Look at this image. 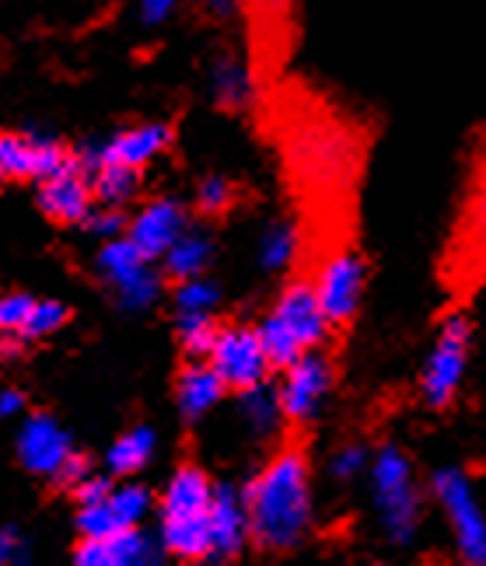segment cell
Masks as SVG:
<instances>
[{
    "label": "cell",
    "mask_w": 486,
    "mask_h": 566,
    "mask_svg": "<svg viewBox=\"0 0 486 566\" xmlns=\"http://www.w3.org/2000/svg\"><path fill=\"white\" fill-rule=\"evenodd\" d=\"M252 546L287 556L301 549L316 532V479L312 462L298 444L277 448L246 486Z\"/></svg>",
    "instance_id": "obj_1"
},
{
    "label": "cell",
    "mask_w": 486,
    "mask_h": 566,
    "mask_svg": "<svg viewBox=\"0 0 486 566\" xmlns=\"http://www.w3.org/2000/svg\"><path fill=\"white\" fill-rule=\"evenodd\" d=\"M431 490L420 483L416 462L403 444L374 448V459L368 469V507L374 517V528L395 549H406L416 542L424 528Z\"/></svg>",
    "instance_id": "obj_2"
},
{
    "label": "cell",
    "mask_w": 486,
    "mask_h": 566,
    "mask_svg": "<svg viewBox=\"0 0 486 566\" xmlns=\"http://www.w3.org/2000/svg\"><path fill=\"white\" fill-rule=\"evenodd\" d=\"M214 479L200 465H179L165 483L158 500V535L172 559L200 563L210 559V504H214Z\"/></svg>",
    "instance_id": "obj_3"
},
{
    "label": "cell",
    "mask_w": 486,
    "mask_h": 566,
    "mask_svg": "<svg viewBox=\"0 0 486 566\" xmlns=\"http://www.w3.org/2000/svg\"><path fill=\"white\" fill-rule=\"evenodd\" d=\"M256 329L273 360V371H283V367L294 364L301 354L325 346L329 333H333V322H329L322 301L316 294V283L301 276V280H291L277 294L273 308L259 318Z\"/></svg>",
    "instance_id": "obj_4"
},
{
    "label": "cell",
    "mask_w": 486,
    "mask_h": 566,
    "mask_svg": "<svg viewBox=\"0 0 486 566\" xmlns=\"http://www.w3.org/2000/svg\"><path fill=\"white\" fill-rule=\"evenodd\" d=\"M473 343H476V329L466 312H448L437 322V333L416 375L420 402L431 409H448L458 399V391L466 388Z\"/></svg>",
    "instance_id": "obj_5"
},
{
    "label": "cell",
    "mask_w": 486,
    "mask_h": 566,
    "mask_svg": "<svg viewBox=\"0 0 486 566\" xmlns=\"http://www.w3.org/2000/svg\"><path fill=\"white\" fill-rule=\"evenodd\" d=\"M431 500L448 521L455 556L469 566H486V507L473 475L462 465H441L427 479Z\"/></svg>",
    "instance_id": "obj_6"
},
{
    "label": "cell",
    "mask_w": 486,
    "mask_h": 566,
    "mask_svg": "<svg viewBox=\"0 0 486 566\" xmlns=\"http://www.w3.org/2000/svg\"><path fill=\"white\" fill-rule=\"evenodd\" d=\"M312 283H316V294L322 301L329 322H333V329H343V325H350L353 318L361 315L364 297H368V263H364V255L358 249H350V245L333 249L319 263Z\"/></svg>",
    "instance_id": "obj_7"
},
{
    "label": "cell",
    "mask_w": 486,
    "mask_h": 566,
    "mask_svg": "<svg viewBox=\"0 0 486 566\" xmlns=\"http://www.w3.org/2000/svg\"><path fill=\"white\" fill-rule=\"evenodd\" d=\"M333 388H337V367L322 346L319 350L301 354L294 364H287L283 378L277 385L287 423L304 427V423L319 420L329 396H333Z\"/></svg>",
    "instance_id": "obj_8"
},
{
    "label": "cell",
    "mask_w": 486,
    "mask_h": 566,
    "mask_svg": "<svg viewBox=\"0 0 486 566\" xmlns=\"http://www.w3.org/2000/svg\"><path fill=\"white\" fill-rule=\"evenodd\" d=\"M207 360L225 378L228 391H246L252 385L270 381L273 375V360L267 354V346H262L256 325H220Z\"/></svg>",
    "instance_id": "obj_9"
},
{
    "label": "cell",
    "mask_w": 486,
    "mask_h": 566,
    "mask_svg": "<svg viewBox=\"0 0 486 566\" xmlns=\"http://www.w3.org/2000/svg\"><path fill=\"white\" fill-rule=\"evenodd\" d=\"M172 144V129L165 123H137L126 126L108 140H92L84 144L74 161L92 176L99 165H126V168H147L158 155H165V147Z\"/></svg>",
    "instance_id": "obj_10"
},
{
    "label": "cell",
    "mask_w": 486,
    "mask_h": 566,
    "mask_svg": "<svg viewBox=\"0 0 486 566\" xmlns=\"http://www.w3.org/2000/svg\"><path fill=\"white\" fill-rule=\"evenodd\" d=\"M168 559V549L158 532L120 528L108 538H81L74 549L77 566H158Z\"/></svg>",
    "instance_id": "obj_11"
},
{
    "label": "cell",
    "mask_w": 486,
    "mask_h": 566,
    "mask_svg": "<svg viewBox=\"0 0 486 566\" xmlns=\"http://www.w3.org/2000/svg\"><path fill=\"white\" fill-rule=\"evenodd\" d=\"M74 165V155L68 147L56 144L53 137H18V134H0V176L4 179H35L46 182L60 176L63 168Z\"/></svg>",
    "instance_id": "obj_12"
},
{
    "label": "cell",
    "mask_w": 486,
    "mask_h": 566,
    "mask_svg": "<svg viewBox=\"0 0 486 566\" xmlns=\"http://www.w3.org/2000/svg\"><path fill=\"white\" fill-rule=\"evenodd\" d=\"M186 228H189L186 203L172 200V196H158V200H147L144 207H137V213H130L126 234L147 259L162 263L165 252L186 234Z\"/></svg>",
    "instance_id": "obj_13"
},
{
    "label": "cell",
    "mask_w": 486,
    "mask_h": 566,
    "mask_svg": "<svg viewBox=\"0 0 486 566\" xmlns=\"http://www.w3.org/2000/svg\"><path fill=\"white\" fill-rule=\"evenodd\" d=\"M74 454L71 433L63 430V423L50 412H35L18 430V462L25 465L32 475L42 479H56V472L63 469Z\"/></svg>",
    "instance_id": "obj_14"
},
{
    "label": "cell",
    "mask_w": 486,
    "mask_h": 566,
    "mask_svg": "<svg viewBox=\"0 0 486 566\" xmlns=\"http://www.w3.org/2000/svg\"><path fill=\"white\" fill-rule=\"evenodd\" d=\"M252 542L249 525V504L246 490L235 483H217L214 486V504H210V559H238Z\"/></svg>",
    "instance_id": "obj_15"
},
{
    "label": "cell",
    "mask_w": 486,
    "mask_h": 566,
    "mask_svg": "<svg viewBox=\"0 0 486 566\" xmlns=\"http://www.w3.org/2000/svg\"><path fill=\"white\" fill-rule=\"evenodd\" d=\"M39 207L42 213L56 224H84L92 210L99 207L95 200V186L92 176L74 161L71 168H63L60 176L39 182Z\"/></svg>",
    "instance_id": "obj_16"
},
{
    "label": "cell",
    "mask_w": 486,
    "mask_h": 566,
    "mask_svg": "<svg viewBox=\"0 0 486 566\" xmlns=\"http://www.w3.org/2000/svg\"><path fill=\"white\" fill-rule=\"evenodd\" d=\"M225 396H228V385L214 371V364L204 357H189V364L179 371V381H175V406H179L183 420L186 423L204 420L207 412L220 406Z\"/></svg>",
    "instance_id": "obj_17"
},
{
    "label": "cell",
    "mask_w": 486,
    "mask_h": 566,
    "mask_svg": "<svg viewBox=\"0 0 486 566\" xmlns=\"http://www.w3.org/2000/svg\"><path fill=\"white\" fill-rule=\"evenodd\" d=\"M207 84H210V95L220 108H249L256 102V77H252V67L241 56L235 53H220L210 60V74H207Z\"/></svg>",
    "instance_id": "obj_18"
},
{
    "label": "cell",
    "mask_w": 486,
    "mask_h": 566,
    "mask_svg": "<svg viewBox=\"0 0 486 566\" xmlns=\"http://www.w3.org/2000/svg\"><path fill=\"white\" fill-rule=\"evenodd\" d=\"M235 396H238V417L249 427L252 438H273V433H280L287 417H283V402H280L277 385L262 381L246 391H235Z\"/></svg>",
    "instance_id": "obj_19"
},
{
    "label": "cell",
    "mask_w": 486,
    "mask_h": 566,
    "mask_svg": "<svg viewBox=\"0 0 486 566\" xmlns=\"http://www.w3.org/2000/svg\"><path fill=\"white\" fill-rule=\"evenodd\" d=\"M154 451H158V433H154V427H147V423H137L126 433H120L113 448L105 451V469L116 479H134L141 469L151 465Z\"/></svg>",
    "instance_id": "obj_20"
},
{
    "label": "cell",
    "mask_w": 486,
    "mask_h": 566,
    "mask_svg": "<svg viewBox=\"0 0 486 566\" xmlns=\"http://www.w3.org/2000/svg\"><path fill=\"white\" fill-rule=\"evenodd\" d=\"M214 234L204 231V228H186V234L175 242L165 259H162V266H165V276L168 280H189V276H204L214 263Z\"/></svg>",
    "instance_id": "obj_21"
},
{
    "label": "cell",
    "mask_w": 486,
    "mask_h": 566,
    "mask_svg": "<svg viewBox=\"0 0 486 566\" xmlns=\"http://www.w3.org/2000/svg\"><path fill=\"white\" fill-rule=\"evenodd\" d=\"M301 228L294 221H270L256 238V263L267 273H287L301 255Z\"/></svg>",
    "instance_id": "obj_22"
},
{
    "label": "cell",
    "mask_w": 486,
    "mask_h": 566,
    "mask_svg": "<svg viewBox=\"0 0 486 566\" xmlns=\"http://www.w3.org/2000/svg\"><path fill=\"white\" fill-rule=\"evenodd\" d=\"M154 259H147L134 242H130V234H120V238H105L99 245V255H95V270L99 276L108 283V287H123L134 276H141Z\"/></svg>",
    "instance_id": "obj_23"
},
{
    "label": "cell",
    "mask_w": 486,
    "mask_h": 566,
    "mask_svg": "<svg viewBox=\"0 0 486 566\" xmlns=\"http://www.w3.org/2000/svg\"><path fill=\"white\" fill-rule=\"evenodd\" d=\"M92 186H95V200L102 207H126L141 189V168H126V165H99L92 171Z\"/></svg>",
    "instance_id": "obj_24"
},
{
    "label": "cell",
    "mask_w": 486,
    "mask_h": 566,
    "mask_svg": "<svg viewBox=\"0 0 486 566\" xmlns=\"http://www.w3.org/2000/svg\"><path fill=\"white\" fill-rule=\"evenodd\" d=\"M220 325L214 312H175V336H179L186 357H210Z\"/></svg>",
    "instance_id": "obj_25"
},
{
    "label": "cell",
    "mask_w": 486,
    "mask_h": 566,
    "mask_svg": "<svg viewBox=\"0 0 486 566\" xmlns=\"http://www.w3.org/2000/svg\"><path fill=\"white\" fill-rule=\"evenodd\" d=\"M108 504H113V514H116V521L123 528H137V525H144V521L158 511L154 507V496H151V490L147 486H141V483H120V486H113V493H108Z\"/></svg>",
    "instance_id": "obj_26"
},
{
    "label": "cell",
    "mask_w": 486,
    "mask_h": 566,
    "mask_svg": "<svg viewBox=\"0 0 486 566\" xmlns=\"http://www.w3.org/2000/svg\"><path fill=\"white\" fill-rule=\"evenodd\" d=\"M113 294H116V304H120L123 312L141 315V312H151L154 304L162 301V294H165V280H162V273L154 270V263H151L141 276H134L130 283H123V287H116Z\"/></svg>",
    "instance_id": "obj_27"
},
{
    "label": "cell",
    "mask_w": 486,
    "mask_h": 566,
    "mask_svg": "<svg viewBox=\"0 0 486 566\" xmlns=\"http://www.w3.org/2000/svg\"><path fill=\"white\" fill-rule=\"evenodd\" d=\"M371 459H374V451L368 444L350 441L329 454L325 472H329V479H337V483H361V479H368Z\"/></svg>",
    "instance_id": "obj_28"
},
{
    "label": "cell",
    "mask_w": 486,
    "mask_h": 566,
    "mask_svg": "<svg viewBox=\"0 0 486 566\" xmlns=\"http://www.w3.org/2000/svg\"><path fill=\"white\" fill-rule=\"evenodd\" d=\"M175 312H217L220 304V287L204 273V276H189V280H175Z\"/></svg>",
    "instance_id": "obj_29"
},
{
    "label": "cell",
    "mask_w": 486,
    "mask_h": 566,
    "mask_svg": "<svg viewBox=\"0 0 486 566\" xmlns=\"http://www.w3.org/2000/svg\"><path fill=\"white\" fill-rule=\"evenodd\" d=\"M68 318H71V312L63 301H35L25 329H21V339H46V336L60 333L63 325H68Z\"/></svg>",
    "instance_id": "obj_30"
},
{
    "label": "cell",
    "mask_w": 486,
    "mask_h": 566,
    "mask_svg": "<svg viewBox=\"0 0 486 566\" xmlns=\"http://www.w3.org/2000/svg\"><path fill=\"white\" fill-rule=\"evenodd\" d=\"M74 528L81 538H108L113 532H120L123 525L113 514V504H108V496L99 500V504H84L77 507V517H74Z\"/></svg>",
    "instance_id": "obj_31"
},
{
    "label": "cell",
    "mask_w": 486,
    "mask_h": 566,
    "mask_svg": "<svg viewBox=\"0 0 486 566\" xmlns=\"http://www.w3.org/2000/svg\"><path fill=\"white\" fill-rule=\"evenodd\" d=\"M235 203V182L228 176H207L196 186V210L207 217H220L228 213Z\"/></svg>",
    "instance_id": "obj_32"
},
{
    "label": "cell",
    "mask_w": 486,
    "mask_h": 566,
    "mask_svg": "<svg viewBox=\"0 0 486 566\" xmlns=\"http://www.w3.org/2000/svg\"><path fill=\"white\" fill-rule=\"evenodd\" d=\"M32 308H35V297H29V294H4L0 297V333L21 336Z\"/></svg>",
    "instance_id": "obj_33"
},
{
    "label": "cell",
    "mask_w": 486,
    "mask_h": 566,
    "mask_svg": "<svg viewBox=\"0 0 486 566\" xmlns=\"http://www.w3.org/2000/svg\"><path fill=\"white\" fill-rule=\"evenodd\" d=\"M126 224H130V213H123V207H95L92 217L84 221L87 234H95L99 242H105V238H120L126 234Z\"/></svg>",
    "instance_id": "obj_34"
},
{
    "label": "cell",
    "mask_w": 486,
    "mask_h": 566,
    "mask_svg": "<svg viewBox=\"0 0 486 566\" xmlns=\"http://www.w3.org/2000/svg\"><path fill=\"white\" fill-rule=\"evenodd\" d=\"M113 475H87V479H81V483L71 490L74 493V500H77V507H84V504H99V500H105L108 493H113Z\"/></svg>",
    "instance_id": "obj_35"
},
{
    "label": "cell",
    "mask_w": 486,
    "mask_h": 566,
    "mask_svg": "<svg viewBox=\"0 0 486 566\" xmlns=\"http://www.w3.org/2000/svg\"><path fill=\"white\" fill-rule=\"evenodd\" d=\"M183 0H137V11L144 25H165V21L175 18Z\"/></svg>",
    "instance_id": "obj_36"
},
{
    "label": "cell",
    "mask_w": 486,
    "mask_h": 566,
    "mask_svg": "<svg viewBox=\"0 0 486 566\" xmlns=\"http://www.w3.org/2000/svg\"><path fill=\"white\" fill-rule=\"evenodd\" d=\"M469 234L486 242V168L476 182V192H473V207H469Z\"/></svg>",
    "instance_id": "obj_37"
},
{
    "label": "cell",
    "mask_w": 486,
    "mask_h": 566,
    "mask_svg": "<svg viewBox=\"0 0 486 566\" xmlns=\"http://www.w3.org/2000/svg\"><path fill=\"white\" fill-rule=\"evenodd\" d=\"M87 475H92V462H87V454H71V459L68 462H63V469L56 472V479H53V483H60L63 490H74L77 483H81V479H87Z\"/></svg>",
    "instance_id": "obj_38"
},
{
    "label": "cell",
    "mask_w": 486,
    "mask_h": 566,
    "mask_svg": "<svg viewBox=\"0 0 486 566\" xmlns=\"http://www.w3.org/2000/svg\"><path fill=\"white\" fill-rule=\"evenodd\" d=\"M25 559H29V549H25V542H21V535L14 528H0V566L25 563Z\"/></svg>",
    "instance_id": "obj_39"
},
{
    "label": "cell",
    "mask_w": 486,
    "mask_h": 566,
    "mask_svg": "<svg viewBox=\"0 0 486 566\" xmlns=\"http://www.w3.org/2000/svg\"><path fill=\"white\" fill-rule=\"evenodd\" d=\"M193 4L200 8V11H207L210 18H220V21H228V18H235V14H238L241 0H193Z\"/></svg>",
    "instance_id": "obj_40"
},
{
    "label": "cell",
    "mask_w": 486,
    "mask_h": 566,
    "mask_svg": "<svg viewBox=\"0 0 486 566\" xmlns=\"http://www.w3.org/2000/svg\"><path fill=\"white\" fill-rule=\"evenodd\" d=\"M25 409V396L18 388H0V420H11Z\"/></svg>",
    "instance_id": "obj_41"
},
{
    "label": "cell",
    "mask_w": 486,
    "mask_h": 566,
    "mask_svg": "<svg viewBox=\"0 0 486 566\" xmlns=\"http://www.w3.org/2000/svg\"><path fill=\"white\" fill-rule=\"evenodd\" d=\"M256 8H262L267 14H280V11H287L291 8V0H252Z\"/></svg>",
    "instance_id": "obj_42"
},
{
    "label": "cell",
    "mask_w": 486,
    "mask_h": 566,
    "mask_svg": "<svg viewBox=\"0 0 486 566\" xmlns=\"http://www.w3.org/2000/svg\"><path fill=\"white\" fill-rule=\"evenodd\" d=\"M14 354V343L8 339V333H0V357H11Z\"/></svg>",
    "instance_id": "obj_43"
}]
</instances>
